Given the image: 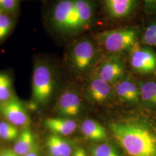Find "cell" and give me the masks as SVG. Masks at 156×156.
<instances>
[{"label": "cell", "mask_w": 156, "mask_h": 156, "mask_svg": "<svg viewBox=\"0 0 156 156\" xmlns=\"http://www.w3.org/2000/svg\"></svg>", "instance_id": "28"}, {"label": "cell", "mask_w": 156, "mask_h": 156, "mask_svg": "<svg viewBox=\"0 0 156 156\" xmlns=\"http://www.w3.org/2000/svg\"><path fill=\"white\" fill-rule=\"evenodd\" d=\"M54 79L51 67L45 62L35 63L32 79L34 100L41 105L48 102L53 91Z\"/></svg>", "instance_id": "4"}, {"label": "cell", "mask_w": 156, "mask_h": 156, "mask_svg": "<svg viewBox=\"0 0 156 156\" xmlns=\"http://www.w3.org/2000/svg\"><path fill=\"white\" fill-rule=\"evenodd\" d=\"M13 21L8 13L0 12V41L5 39L11 31Z\"/></svg>", "instance_id": "21"}, {"label": "cell", "mask_w": 156, "mask_h": 156, "mask_svg": "<svg viewBox=\"0 0 156 156\" xmlns=\"http://www.w3.org/2000/svg\"><path fill=\"white\" fill-rule=\"evenodd\" d=\"M139 89L140 98L143 101L149 106H156V82H142Z\"/></svg>", "instance_id": "17"}, {"label": "cell", "mask_w": 156, "mask_h": 156, "mask_svg": "<svg viewBox=\"0 0 156 156\" xmlns=\"http://www.w3.org/2000/svg\"><path fill=\"white\" fill-rule=\"evenodd\" d=\"M19 130L16 126L8 122H0V138L7 141L17 139Z\"/></svg>", "instance_id": "19"}, {"label": "cell", "mask_w": 156, "mask_h": 156, "mask_svg": "<svg viewBox=\"0 0 156 156\" xmlns=\"http://www.w3.org/2000/svg\"><path fill=\"white\" fill-rule=\"evenodd\" d=\"M73 156H87L85 151L82 147H78L73 152Z\"/></svg>", "instance_id": "26"}, {"label": "cell", "mask_w": 156, "mask_h": 156, "mask_svg": "<svg viewBox=\"0 0 156 156\" xmlns=\"http://www.w3.org/2000/svg\"><path fill=\"white\" fill-rule=\"evenodd\" d=\"M130 63L134 71L150 73L156 69V53L150 48L141 47L136 42L130 49Z\"/></svg>", "instance_id": "5"}, {"label": "cell", "mask_w": 156, "mask_h": 156, "mask_svg": "<svg viewBox=\"0 0 156 156\" xmlns=\"http://www.w3.org/2000/svg\"><path fill=\"white\" fill-rule=\"evenodd\" d=\"M37 144L31 129L28 127L23 129L19 134L14 145L13 151L18 156H23L33 151Z\"/></svg>", "instance_id": "14"}, {"label": "cell", "mask_w": 156, "mask_h": 156, "mask_svg": "<svg viewBox=\"0 0 156 156\" xmlns=\"http://www.w3.org/2000/svg\"><path fill=\"white\" fill-rule=\"evenodd\" d=\"M138 33L136 28H119L102 31L97 38L107 51L117 53L130 50L137 42Z\"/></svg>", "instance_id": "3"}, {"label": "cell", "mask_w": 156, "mask_h": 156, "mask_svg": "<svg viewBox=\"0 0 156 156\" xmlns=\"http://www.w3.org/2000/svg\"><path fill=\"white\" fill-rule=\"evenodd\" d=\"M124 73L123 62L114 59L101 65L98 69V77L108 83H114L122 78Z\"/></svg>", "instance_id": "10"}, {"label": "cell", "mask_w": 156, "mask_h": 156, "mask_svg": "<svg viewBox=\"0 0 156 156\" xmlns=\"http://www.w3.org/2000/svg\"><path fill=\"white\" fill-rule=\"evenodd\" d=\"M81 100L76 93L68 91L64 93L57 101V112L63 116H75L80 112Z\"/></svg>", "instance_id": "9"}, {"label": "cell", "mask_w": 156, "mask_h": 156, "mask_svg": "<svg viewBox=\"0 0 156 156\" xmlns=\"http://www.w3.org/2000/svg\"><path fill=\"white\" fill-rule=\"evenodd\" d=\"M142 41L146 45L156 46V22L151 23L146 28Z\"/></svg>", "instance_id": "22"}, {"label": "cell", "mask_w": 156, "mask_h": 156, "mask_svg": "<svg viewBox=\"0 0 156 156\" xmlns=\"http://www.w3.org/2000/svg\"><path fill=\"white\" fill-rule=\"evenodd\" d=\"M23 156H39V149L37 145L35 146L33 151H31L28 154Z\"/></svg>", "instance_id": "27"}, {"label": "cell", "mask_w": 156, "mask_h": 156, "mask_svg": "<svg viewBox=\"0 0 156 156\" xmlns=\"http://www.w3.org/2000/svg\"><path fill=\"white\" fill-rule=\"evenodd\" d=\"M0 156H19L15 153L13 150L6 149L0 153Z\"/></svg>", "instance_id": "25"}, {"label": "cell", "mask_w": 156, "mask_h": 156, "mask_svg": "<svg viewBox=\"0 0 156 156\" xmlns=\"http://www.w3.org/2000/svg\"><path fill=\"white\" fill-rule=\"evenodd\" d=\"M96 54L95 48L89 39L79 41L73 46L71 60L73 67L79 71H84L91 66Z\"/></svg>", "instance_id": "7"}, {"label": "cell", "mask_w": 156, "mask_h": 156, "mask_svg": "<svg viewBox=\"0 0 156 156\" xmlns=\"http://www.w3.org/2000/svg\"><path fill=\"white\" fill-rule=\"evenodd\" d=\"M81 131L88 140L94 142H102L108 138L106 129L94 120L87 119L81 126Z\"/></svg>", "instance_id": "13"}, {"label": "cell", "mask_w": 156, "mask_h": 156, "mask_svg": "<svg viewBox=\"0 0 156 156\" xmlns=\"http://www.w3.org/2000/svg\"><path fill=\"white\" fill-rule=\"evenodd\" d=\"M108 15L115 20L130 16L135 11L137 0H101Z\"/></svg>", "instance_id": "8"}, {"label": "cell", "mask_w": 156, "mask_h": 156, "mask_svg": "<svg viewBox=\"0 0 156 156\" xmlns=\"http://www.w3.org/2000/svg\"><path fill=\"white\" fill-rule=\"evenodd\" d=\"M46 146L51 156H70L72 154L71 145L61 135H50L46 140Z\"/></svg>", "instance_id": "12"}, {"label": "cell", "mask_w": 156, "mask_h": 156, "mask_svg": "<svg viewBox=\"0 0 156 156\" xmlns=\"http://www.w3.org/2000/svg\"><path fill=\"white\" fill-rule=\"evenodd\" d=\"M89 91L93 100L97 102H102L109 97L111 87L109 83L98 76L91 82Z\"/></svg>", "instance_id": "15"}, {"label": "cell", "mask_w": 156, "mask_h": 156, "mask_svg": "<svg viewBox=\"0 0 156 156\" xmlns=\"http://www.w3.org/2000/svg\"><path fill=\"white\" fill-rule=\"evenodd\" d=\"M19 0H0V12L9 13L16 11Z\"/></svg>", "instance_id": "23"}, {"label": "cell", "mask_w": 156, "mask_h": 156, "mask_svg": "<svg viewBox=\"0 0 156 156\" xmlns=\"http://www.w3.org/2000/svg\"><path fill=\"white\" fill-rule=\"evenodd\" d=\"M0 114L7 122L16 127L27 128L31 123L28 113L22 102L13 97L5 102L0 104Z\"/></svg>", "instance_id": "6"}, {"label": "cell", "mask_w": 156, "mask_h": 156, "mask_svg": "<svg viewBox=\"0 0 156 156\" xmlns=\"http://www.w3.org/2000/svg\"><path fill=\"white\" fill-rule=\"evenodd\" d=\"M112 134L128 156H156V126L144 119L111 122Z\"/></svg>", "instance_id": "1"}, {"label": "cell", "mask_w": 156, "mask_h": 156, "mask_svg": "<svg viewBox=\"0 0 156 156\" xmlns=\"http://www.w3.org/2000/svg\"><path fill=\"white\" fill-rule=\"evenodd\" d=\"M45 127L53 134L68 136L73 134L77 128V124L72 119L64 117L48 118L45 120Z\"/></svg>", "instance_id": "11"}, {"label": "cell", "mask_w": 156, "mask_h": 156, "mask_svg": "<svg viewBox=\"0 0 156 156\" xmlns=\"http://www.w3.org/2000/svg\"><path fill=\"white\" fill-rule=\"evenodd\" d=\"M116 92L122 99L131 102H138L140 97V89L129 80H123L118 84Z\"/></svg>", "instance_id": "16"}, {"label": "cell", "mask_w": 156, "mask_h": 156, "mask_svg": "<svg viewBox=\"0 0 156 156\" xmlns=\"http://www.w3.org/2000/svg\"><path fill=\"white\" fill-rule=\"evenodd\" d=\"M90 153L91 156H121L114 147L106 143L91 146Z\"/></svg>", "instance_id": "20"}, {"label": "cell", "mask_w": 156, "mask_h": 156, "mask_svg": "<svg viewBox=\"0 0 156 156\" xmlns=\"http://www.w3.org/2000/svg\"><path fill=\"white\" fill-rule=\"evenodd\" d=\"M94 15L91 0H59L52 9L50 23L57 32L76 34L89 28Z\"/></svg>", "instance_id": "2"}, {"label": "cell", "mask_w": 156, "mask_h": 156, "mask_svg": "<svg viewBox=\"0 0 156 156\" xmlns=\"http://www.w3.org/2000/svg\"><path fill=\"white\" fill-rule=\"evenodd\" d=\"M145 4L146 11L148 13L156 12V0H143Z\"/></svg>", "instance_id": "24"}, {"label": "cell", "mask_w": 156, "mask_h": 156, "mask_svg": "<svg viewBox=\"0 0 156 156\" xmlns=\"http://www.w3.org/2000/svg\"><path fill=\"white\" fill-rule=\"evenodd\" d=\"M12 95V82L9 75L0 73V104L9 100Z\"/></svg>", "instance_id": "18"}]
</instances>
